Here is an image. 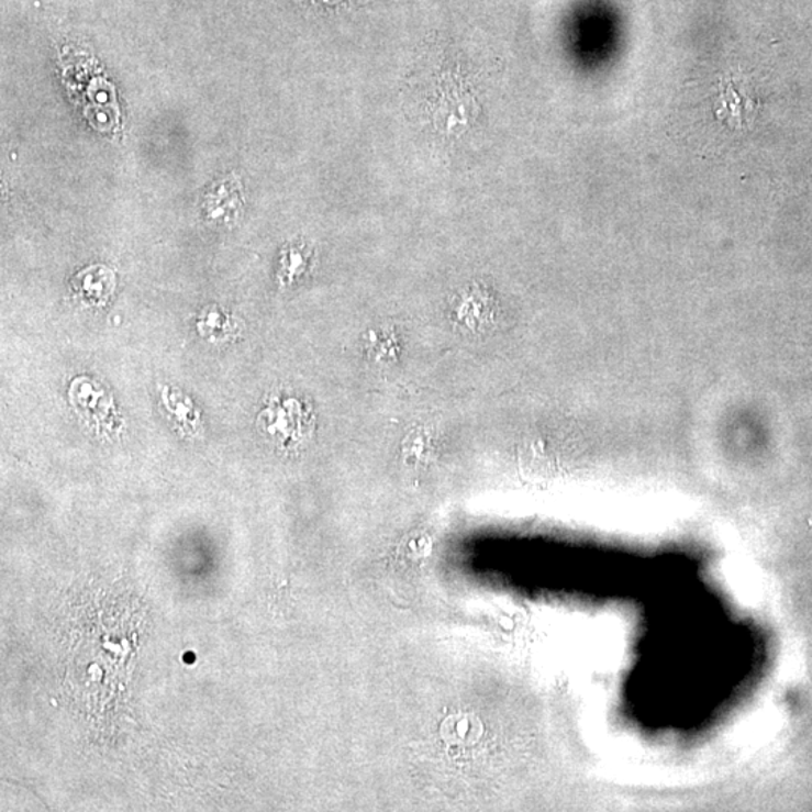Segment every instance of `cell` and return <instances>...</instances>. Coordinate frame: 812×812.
<instances>
[{
	"label": "cell",
	"mask_w": 812,
	"mask_h": 812,
	"mask_svg": "<svg viewBox=\"0 0 812 812\" xmlns=\"http://www.w3.org/2000/svg\"><path fill=\"white\" fill-rule=\"evenodd\" d=\"M113 283H115V280H113V275L109 269L92 268L80 276L79 285L76 288L81 297L96 304L104 303L105 298H109L113 291Z\"/></svg>",
	"instance_id": "cell-2"
},
{
	"label": "cell",
	"mask_w": 812,
	"mask_h": 812,
	"mask_svg": "<svg viewBox=\"0 0 812 812\" xmlns=\"http://www.w3.org/2000/svg\"><path fill=\"white\" fill-rule=\"evenodd\" d=\"M754 101L748 100V97L741 96L737 89L730 85L720 93V100H718L716 115L721 120H728L736 126L746 124V120L753 112Z\"/></svg>",
	"instance_id": "cell-1"
}]
</instances>
